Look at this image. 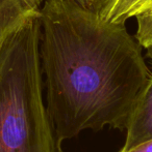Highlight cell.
Wrapping results in <instances>:
<instances>
[{"label":"cell","mask_w":152,"mask_h":152,"mask_svg":"<svg viewBox=\"0 0 152 152\" xmlns=\"http://www.w3.org/2000/svg\"><path fill=\"white\" fill-rule=\"evenodd\" d=\"M125 129L126 139L121 150L152 140V76L134 104Z\"/></svg>","instance_id":"cell-4"},{"label":"cell","mask_w":152,"mask_h":152,"mask_svg":"<svg viewBox=\"0 0 152 152\" xmlns=\"http://www.w3.org/2000/svg\"><path fill=\"white\" fill-rule=\"evenodd\" d=\"M40 15L27 0H0V48L31 18Z\"/></svg>","instance_id":"cell-5"},{"label":"cell","mask_w":152,"mask_h":152,"mask_svg":"<svg viewBox=\"0 0 152 152\" xmlns=\"http://www.w3.org/2000/svg\"><path fill=\"white\" fill-rule=\"evenodd\" d=\"M40 15L0 48V152H59L43 99Z\"/></svg>","instance_id":"cell-2"},{"label":"cell","mask_w":152,"mask_h":152,"mask_svg":"<svg viewBox=\"0 0 152 152\" xmlns=\"http://www.w3.org/2000/svg\"><path fill=\"white\" fill-rule=\"evenodd\" d=\"M99 1L100 0H97V5H98V3H99ZM97 5H96V8H97Z\"/></svg>","instance_id":"cell-9"},{"label":"cell","mask_w":152,"mask_h":152,"mask_svg":"<svg viewBox=\"0 0 152 152\" xmlns=\"http://www.w3.org/2000/svg\"><path fill=\"white\" fill-rule=\"evenodd\" d=\"M96 12L108 21L126 24L136 19V36L145 49L152 42V0H100Z\"/></svg>","instance_id":"cell-3"},{"label":"cell","mask_w":152,"mask_h":152,"mask_svg":"<svg viewBox=\"0 0 152 152\" xmlns=\"http://www.w3.org/2000/svg\"><path fill=\"white\" fill-rule=\"evenodd\" d=\"M27 1H28L36 10H40L41 7H42V4H43V2H44V0H27Z\"/></svg>","instance_id":"cell-7"},{"label":"cell","mask_w":152,"mask_h":152,"mask_svg":"<svg viewBox=\"0 0 152 152\" xmlns=\"http://www.w3.org/2000/svg\"><path fill=\"white\" fill-rule=\"evenodd\" d=\"M144 50L146 51V56L148 57V58L150 59V61L152 62V42L148 47H146Z\"/></svg>","instance_id":"cell-8"},{"label":"cell","mask_w":152,"mask_h":152,"mask_svg":"<svg viewBox=\"0 0 152 152\" xmlns=\"http://www.w3.org/2000/svg\"><path fill=\"white\" fill-rule=\"evenodd\" d=\"M119 152H152V140L136 145L128 150H120Z\"/></svg>","instance_id":"cell-6"},{"label":"cell","mask_w":152,"mask_h":152,"mask_svg":"<svg viewBox=\"0 0 152 152\" xmlns=\"http://www.w3.org/2000/svg\"><path fill=\"white\" fill-rule=\"evenodd\" d=\"M40 21L46 107L57 142L87 129H125L152 76L126 24L73 0H44Z\"/></svg>","instance_id":"cell-1"}]
</instances>
